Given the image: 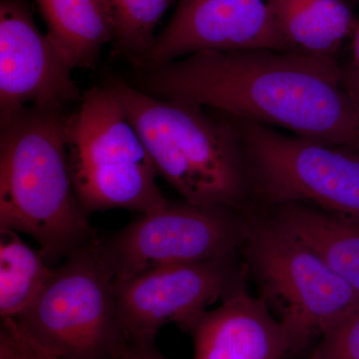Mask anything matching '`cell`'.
Returning a JSON list of instances; mask_svg holds the SVG:
<instances>
[{"label": "cell", "instance_id": "8fae6325", "mask_svg": "<svg viewBox=\"0 0 359 359\" xmlns=\"http://www.w3.org/2000/svg\"><path fill=\"white\" fill-rule=\"evenodd\" d=\"M289 51L268 0H180L173 18L135 67L163 65L201 52Z\"/></svg>", "mask_w": 359, "mask_h": 359}, {"label": "cell", "instance_id": "9c48e42d", "mask_svg": "<svg viewBox=\"0 0 359 359\" xmlns=\"http://www.w3.org/2000/svg\"><path fill=\"white\" fill-rule=\"evenodd\" d=\"M235 256L156 266L115 282L118 311L129 341L155 342L163 325L191 332L208 306L244 287Z\"/></svg>", "mask_w": 359, "mask_h": 359}, {"label": "cell", "instance_id": "6da1fadb", "mask_svg": "<svg viewBox=\"0 0 359 359\" xmlns=\"http://www.w3.org/2000/svg\"><path fill=\"white\" fill-rule=\"evenodd\" d=\"M137 88L273 125L359 152V123L337 57L297 52H201L138 67Z\"/></svg>", "mask_w": 359, "mask_h": 359}, {"label": "cell", "instance_id": "5bb4252c", "mask_svg": "<svg viewBox=\"0 0 359 359\" xmlns=\"http://www.w3.org/2000/svg\"><path fill=\"white\" fill-rule=\"evenodd\" d=\"M269 13L290 52L337 57L356 20L346 0H268Z\"/></svg>", "mask_w": 359, "mask_h": 359}, {"label": "cell", "instance_id": "44dd1931", "mask_svg": "<svg viewBox=\"0 0 359 359\" xmlns=\"http://www.w3.org/2000/svg\"><path fill=\"white\" fill-rule=\"evenodd\" d=\"M342 85L353 104L359 123V72L342 66Z\"/></svg>", "mask_w": 359, "mask_h": 359}, {"label": "cell", "instance_id": "ffe728a7", "mask_svg": "<svg viewBox=\"0 0 359 359\" xmlns=\"http://www.w3.org/2000/svg\"><path fill=\"white\" fill-rule=\"evenodd\" d=\"M119 359H167L156 348L155 342L129 341Z\"/></svg>", "mask_w": 359, "mask_h": 359}, {"label": "cell", "instance_id": "4fadbf2b", "mask_svg": "<svg viewBox=\"0 0 359 359\" xmlns=\"http://www.w3.org/2000/svg\"><path fill=\"white\" fill-rule=\"evenodd\" d=\"M264 212L359 294V222L295 203Z\"/></svg>", "mask_w": 359, "mask_h": 359}, {"label": "cell", "instance_id": "7c38bea8", "mask_svg": "<svg viewBox=\"0 0 359 359\" xmlns=\"http://www.w3.org/2000/svg\"><path fill=\"white\" fill-rule=\"evenodd\" d=\"M191 334L194 359H285L295 353L287 327L244 287L207 311Z\"/></svg>", "mask_w": 359, "mask_h": 359}, {"label": "cell", "instance_id": "30bf717a", "mask_svg": "<svg viewBox=\"0 0 359 359\" xmlns=\"http://www.w3.org/2000/svg\"><path fill=\"white\" fill-rule=\"evenodd\" d=\"M67 59L33 20L27 0L0 2V122L27 108L79 102Z\"/></svg>", "mask_w": 359, "mask_h": 359}, {"label": "cell", "instance_id": "7a4b0ae2", "mask_svg": "<svg viewBox=\"0 0 359 359\" xmlns=\"http://www.w3.org/2000/svg\"><path fill=\"white\" fill-rule=\"evenodd\" d=\"M157 173L184 201L250 215L252 201L242 141L230 116L204 106L160 98L111 78Z\"/></svg>", "mask_w": 359, "mask_h": 359}, {"label": "cell", "instance_id": "ba28073f", "mask_svg": "<svg viewBox=\"0 0 359 359\" xmlns=\"http://www.w3.org/2000/svg\"><path fill=\"white\" fill-rule=\"evenodd\" d=\"M250 217L168 200L112 235L97 237L96 249L115 282H121L156 266L236 256L249 236Z\"/></svg>", "mask_w": 359, "mask_h": 359}, {"label": "cell", "instance_id": "8992f818", "mask_svg": "<svg viewBox=\"0 0 359 359\" xmlns=\"http://www.w3.org/2000/svg\"><path fill=\"white\" fill-rule=\"evenodd\" d=\"M245 248L259 297L290 330L297 351L359 308V294L268 212L250 217Z\"/></svg>", "mask_w": 359, "mask_h": 359}, {"label": "cell", "instance_id": "cb8c5ba5", "mask_svg": "<svg viewBox=\"0 0 359 359\" xmlns=\"http://www.w3.org/2000/svg\"><path fill=\"white\" fill-rule=\"evenodd\" d=\"M309 359H318V358H316V356L311 355Z\"/></svg>", "mask_w": 359, "mask_h": 359}, {"label": "cell", "instance_id": "52a82bcc", "mask_svg": "<svg viewBox=\"0 0 359 359\" xmlns=\"http://www.w3.org/2000/svg\"><path fill=\"white\" fill-rule=\"evenodd\" d=\"M96 238L56 266L32 306L14 318L39 346L65 359H119L129 342Z\"/></svg>", "mask_w": 359, "mask_h": 359}, {"label": "cell", "instance_id": "d6986e66", "mask_svg": "<svg viewBox=\"0 0 359 359\" xmlns=\"http://www.w3.org/2000/svg\"><path fill=\"white\" fill-rule=\"evenodd\" d=\"M0 359H65L39 346L14 318H1Z\"/></svg>", "mask_w": 359, "mask_h": 359}, {"label": "cell", "instance_id": "7402d4cb", "mask_svg": "<svg viewBox=\"0 0 359 359\" xmlns=\"http://www.w3.org/2000/svg\"><path fill=\"white\" fill-rule=\"evenodd\" d=\"M351 37H353V57L351 63L346 67L354 72H359V20H356Z\"/></svg>", "mask_w": 359, "mask_h": 359}, {"label": "cell", "instance_id": "277c9868", "mask_svg": "<svg viewBox=\"0 0 359 359\" xmlns=\"http://www.w3.org/2000/svg\"><path fill=\"white\" fill-rule=\"evenodd\" d=\"M66 122L71 178L82 211L122 209L139 215L167 199L159 175L121 103L107 86L85 91Z\"/></svg>", "mask_w": 359, "mask_h": 359}, {"label": "cell", "instance_id": "9a60e30c", "mask_svg": "<svg viewBox=\"0 0 359 359\" xmlns=\"http://www.w3.org/2000/svg\"><path fill=\"white\" fill-rule=\"evenodd\" d=\"M47 36L73 68H93L113 42L115 21L108 0H36Z\"/></svg>", "mask_w": 359, "mask_h": 359}, {"label": "cell", "instance_id": "ac0fdd59", "mask_svg": "<svg viewBox=\"0 0 359 359\" xmlns=\"http://www.w3.org/2000/svg\"><path fill=\"white\" fill-rule=\"evenodd\" d=\"M311 355L318 359H359V308L321 337Z\"/></svg>", "mask_w": 359, "mask_h": 359}, {"label": "cell", "instance_id": "2e32d148", "mask_svg": "<svg viewBox=\"0 0 359 359\" xmlns=\"http://www.w3.org/2000/svg\"><path fill=\"white\" fill-rule=\"evenodd\" d=\"M18 231L0 228V316L16 318L32 306L54 273Z\"/></svg>", "mask_w": 359, "mask_h": 359}, {"label": "cell", "instance_id": "603a6c76", "mask_svg": "<svg viewBox=\"0 0 359 359\" xmlns=\"http://www.w3.org/2000/svg\"><path fill=\"white\" fill-rule=\"evenodd\" d=\"M346 2L351 1V2H358L359 0H346Z\"/></svg>", "mask_w": 359, "mask_h": 359}, {"label": "cell", "instance_id": "5b68a950", "mask_svg": "<svg viewBox=\"0 0 359 359\" xmlns=\"http://www.w3.org/2000/svg\"><path fill=\"white\" fill-rule=\"evenodd\" d=\"M231 118L254 204L268 209L295 203L359 222L358 151Z\"/></svg>", "mask_w": 359, "mask_h": 359}, {"label": "cell", "instance_id": "3957f363", "mask_svg": "<svg viewBox=\"0 0 359 359\" xmlns=\"http://www.w3.org/2000/svg\"><path fill=\"white\" fill-rule=\"evenodd\" d=\"M67 117L27 108L0 122V228L30 236L50 264L97 238L73 188Z\"/></svg>", "mask_w": 359, "mask_h": 359}, {"label": "cell", "instance_id": "e0dca14e", "mask_svg": "<svg viewBox=\"0 0 359 359\" xmlns=\"http://www.w3.org/2000/svg\"><path fill=\"white\" fill-rule=\"evenodd\" d=\"M115 21L113 44L138 66L154 43L156 26L175 0H108Z\"/></svg>", "mask_w": 359, "mask_h": 359}]
</instances>
